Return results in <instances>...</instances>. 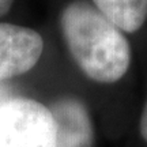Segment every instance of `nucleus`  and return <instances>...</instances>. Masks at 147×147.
Returning a JSON list of instances; mask_svg holds the SVG:
<instances>
[{
  "label": "nucleus",
  "instance_id": "nucleus-2",
  "mask_svg": "<svg viewBox=\"0 0 147 147\" xmlns=\"http://www.w3.org/2000/svg\"><path fill=\"white\" fill-rule=\"evenodd\" d=\"M56 124L49 108L30 98L0 104V147H55Z\"/></svg>",
  "mask_w": 147,
  "mask_h": 147
},
{
  "label": "nucleus",
  "instance_id": "nucleus-7",
  "mask_svg": "<svg viewBox=\"0 0 147 147\" xmlns=\"http://www.w3.org/2000/svg\"><path fill=\"white\" fill-rule=\"evenodd\" d=\"M14 0H0V18L10 11Z\"/></svg>",
  "mask_w": 147,
  "mask_h": 147
},
{
  "label": "nucleus",
  "instance_id": "nucleus-1",
  "mask_svg": "<svg viewBox=\"0 0 147 147\" xmlns=\"http://www.w3.org/2000/svg\"><path fill=\"white\" fill-rule=\"evenodd\" d=\"M61 29L71 56L86 76L113 83L131 63V48L119 27L91 4L78 0L61 12Z\"/></svg>",
  "mask_w": 147,
  "mask_h": 147
},
{
  "label": "nucleus",
  "instance_id": "nucleus-5",
  "mask_svg": "<svg viewBox=\"0 0 147 147\" xmlns=\"http://www.w3.org/2000/svg\"><path fill=\"white\" fill-rule=\"evenodd\" d=\"M95 8L121 32L135 33L147 18V0H93Z\"/></svg>",
  "mask_w": 147,
  "mask_h": 147
},
{
  "label": "nucleus",
  "instance_id": "nucleus-4",
  "mask_svg": "<svg viewBox=\"0 0 147 147\" xmlns=\"http://www.w3.org/2000/svg\"><path fill=\"white\" fill-rule=\"evenodd\" d=\"M56 124L55 147H93V125L86 106L75 98H63L49 108Z\"/></svg>",
  "mask_w": 147,
  "mask_h": 147
},
{
  "label": "nucleus",
  "instance_id": "nucleus-6",
  "mask_svg": "<svg viewBox=\"0 0 147 147\" xmlns=\"http://www.w3.org/2000/svg\"><path fill=\"white\" fill-rule=\"evenodd\" d=\"M139 129H140V135L143 139L147 142V102L144 108H143L142 116H140V124H139Z\"/></svg>",
  "mask_w": 147,
  "mask_h": 147
},
{
  "label": "nucleus",
  "instance_id": "nucleus-3",
  "mask_svg": "<svg viewBox=\"0 0 147 147\" xmlns=\"http://www.w3.org/2000/svg\"><path fill=\"white\" fill-rule=\"evenodd\" d=\"M44 51L42 37L33 29L0 23V80L27 72Z\"/></svg>",
  "mask_w": 147,
  "mask_h": 147
}]
</instances>
